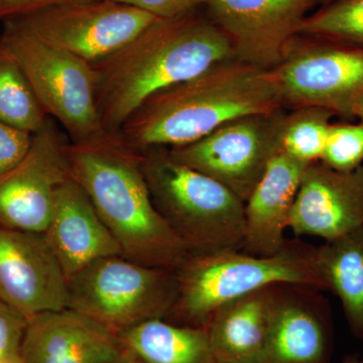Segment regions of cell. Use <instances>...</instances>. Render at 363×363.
<instances>
[{
  "label": "cell",
  "instance_id": "obj_15",
  "mask_svg": "<svg viewBox=\"0 0 363 363\" xmlns=\"http://www.w3.org/2000/svg\"><path fill=\"white\" fill-rule=\"evenodd\" d=\"M307 286H279L259 363H330L333 324L323 298Z\"/></svg>",
  "mask_w": 363,
  "mask_h": 363
},
{
  "label": "cell",
  "instance_id": "obj_3",
  "mask_svg": "<svg viewBox=\"0 0 363 363\" xmlns=\"http://www.w3.org/2000/svg\"><path fill=\"white\" fill-rule=\"evenodd\" d=\"M286 108L272 70L228 60L159 91L124 123L121 138L138 150L195 142L238 117Z\"/></svg>",
  "mask_w": 363,
  "mask_h": 363
},
{
  "label": "cell",
  "instance_id": "obj_4",
  "mask_svg": "<svg viewBox=\"0 0 363 363\" xmlns=\"http://www.w3.org/2000/svg\"><path fill=\"white\" fill-rule=\"evenodd\" d=\"M316 247L286 242L271 257L241 250L190 255L176 269L178 295L167 319L188 326H206L222 306L267 286L291 285L326 290Z\"/></svg>",
  "mask_w": 363,
  "mask_h": 363
},
{
  "label": "cell",
  "instance_id": "obj_7",
  "mask_svg": "<svg viewBox=\"0 0 363 363\" xmlns=\"http://www.w3.org/2000/svg\"><path fill=\"white\" fill-rule=\"evenodd\" d=\"M2 23V37L20 62L47 116L61 124L71 143L88 142L104 135L92 65L43 42L13 21Z\"/></svg>",
  "mask_w": 363,
  "mask_h": 363
},
{
  "label": "cell",
  "instance_id": "obj_1",
  "mask_svg": "<svg viewBox=\"0 0 363 363\" xmlns=\"http://www.w3.org/2000/svg\"><path fill=\"white\" fill-rule=\"evenodd\" d=\"M233 59L228 40L204 9L157 18L119 51L93 64L102 128L105 133H118L155 93Z\"/></svg>",
  "mask_w": 363,
  "mask_h": 363
},
{
  "label": "cell",
  "instance_id": "obj_5",
  "mask_svg": "<svg viewBox=\"0 0 363 363\" xmlns=\"http://www.w3.org/2000/svg\"><path fill=\"white\" fill-rule=\"evenodd\" d=\"M138 150L152 203L190 255L241 250L242 200L218 181L178 161L168 147Z\"/></svg>",
  "mask_w": 363,
  "mask_h": 363
},
{
  "label": "cell",
  "instance_id": "obj_25",
  "mask_svg": "<svg viewBox=\"0 0 363 363\" xmlns=\"http://www.w3.org/2000/svg\"><path fill=\"white\" fill-rule=\"evenodd\" d=\"M320 162L340 172H350L363 164V121L332 123Z\"/></svg>",
  "mask_w": 363,
  "mask_h": 363
},
{
  "label": "cell",
  "instance_id": "obj_30",
  "mask_svg": "<svg viewBox=\"0 0 363 363\" xmlns=\"http://www.w3.org/2000/svg\"><path fill=\"white\" fill-rule=\"evenodd\" d=\"M107 363H140V362L128 350H123L116 357Z\"/></svg>",
  "mask_w": 363,
  "mask_h": 363
},
{
  "label": "cell",
  "instance_id": "obj_11",
  "mask_svg": "<svg viewBox=\"0 0 363 363\" xmlns=\"http://www.w3.org/2000/svg\"><path fill=\"white\" fill-rule=\"evenodd\" d=\"M65 143L56 121L48 117L33 133L32 145L23 160L0 174V226L45 233L57 191L72 178Z\"/></svg>",
  "mask_w": 363,
  "mask_h": 363
},
{
  "label": "cell",
  "instance_id": "obj_9",
  "mask_svg": "<svg viewBox=\"0 0 363 363\" xmlns=\"http://www.w3.org/2000/svg\"><path fill=\"white\" fill-rule=\"evenodd\" d=\"M286 108L238 117L195 142L171 147L178 161L211 177L245 203L281 150Z\"/></svg>",
  "mask_w": 363,
  "mask_h": 363
},
{
  "label": "cell",
  "instance_id": "obj_8",
  "mask_svg": "<svg viewBox=\"0 0 363 363\" xmlns=\"http://www.w3.org/2000/svg\"><path fill=\"white\" fill-rule=\"evenodd\" d=\"M285 107H321L353 118L363 93V47L298 33L272 69Z\"/></svg>",
  "mask_w": 363,
  "mask_h": 363
},
{
  "label": "cell",
  "instance_id": "obj_16",
  "mask_svg": "<svg viewBox=\"0 0 363 363\" xmlns=\"http://www.w3.org/2000/svg\"><path fill=\"white\" fill-rule=\"evenodd\" d=\"M123 350L116 334L67 308L28 318L21 363H107Z\"/></svg>",
  "mask_w": 363,
  "mask_h": 363
},
{
  "label": "cell",
  "instance_id": "obj_12",
  "mask_svg": "<svg viewBox=\"0 0 363 363\" xmlns=\"http://www.w3.org/2000/svg\"><path fill=\"white\" fill-rule=\"evenodd\" d=\"M317 4V0H208L204 9L228 40L234 60L272 70Z\"/></svg>",
  "mask_w": 363,
  "mask_h": 363
},
{
  "label": "cell",
  "instance_id": "obj_18",
  "mask_svg": "<svg viewBox=\"0 0 363 363\" xmlns=\"http://www.w3.org/2000/svg\"><path fill=\"white\" fill-rule=\"evenodd\" d=\"M306 164L283 150L272 157L245 203V229L241 252L271 257L286 247L285 233L302 182Z\"/></svg>",
  "mask_w": 363,
  "mask_h": 363
},
{
  "label": "cell",
  "instance_id": "obj_20",
  "mask_svg": "<svg viewBox=\"0 0 363 363\" xmlns=\"http://www.w3.org/2000/svg\"><path fill=\"white\" fill-rule=\"evenodd\" d=\"M117 337L140 363H216L206 329L150 319Z\"/></svg>",
  "mask_w": 363,
  "mask_h": 363
},
{
  "label": "cell",
  "instance_id": "obj_33",
  "mask_svg": "<svg viewBox=\"0 0 363 363\" xmlns=\"http://www.w3.org/2000/svg\"><path fill=\"white\" fill-rule=\"evenodd\" d=\"M331 1H333V0H317L318 4H322V6L329 4V2Z\"/></svg>",
  "mask_w": 363,
  "mask_h": 363
},
{
  "label": "cell",
  "instance_id": "obj_32",
  "mask_svg": "<svg viewBox=\"0 0 363 363\" xmlns=\"http://www.w3.org/2000/svg\"><path fill=\"white\" fill-rule=\"evenodd\" d=\"M341 363H363V355H347V357H344Z\"/></svg>",
  "mask_w": 363,
  "mask_h": 363
},
{
  "label": "cell",
  "instance_id": "obj_24",
  "mask_svg": "<svg viewBox=\"0 0 363 363\" xmlns=\"http://www.w3.org/2000/svg\"><path fill=\"white\" fill-rule=\"evenodd\" d=\"M300 33L363 47V0H333L306 16Z\"/></svg>",
  "mask_w": 363,
  "mask_h": 363
},
{
  "label": "cell",
  "instance_id": "obj_22",
  "mask_svg": "<svg viewBox=\"0 0 363 363\" xmlns=\"http://www.w3.org/2000/svg\"><path fill=\"white\" fill-rule=\"evenodd\" d=\"M48 117L20 62L0 33V119L33 133L44 125Z\"/></svg>",
  "mask_w": 363,
  "mask_h": 363
},
{
  "label": "cell",
  "instance_id": "obj_10",
  "mask_svg": "<svg viewBox=\"0 0 363 363\" xmlns=\"http://www.w3.org/2000/svg\"><path fill=\"white\" fill-rule=\"evenodd\" d=\"M156 20L130 4L90 0L48 7L6 21L93 65L119 51Z\"/></svg>",
  "mask_w": 363,
  "mask_h": 363
},
{
  "label": "cell",
  "instance_id": "obj_17",
  "mask_svg": "<svg viewBox=\"0 0 363 363\" xmlns=\"http://www.w3.org/2000/svg\"><path fill=\"white\" fill-rule=\"evenodd\" d=\"M44 234L68 281L98 259L123 255L84 190L73 178L57 191Z\"/></svg>",
  "mask_w": 363,
  "mask_h": 363
},
{
  "label": "cell",
  "instance_id": "obj_26",
  "mask_svg": "<svg viewBox=\"0 0 363 363\" xmlns=\"http://www.w3.org/2000/svg\"><path fill=\"white\" fill-rule=\"evenodd\" d=\"M28 318L0 301V363H21Z\"/></svg>",
  "mask_w": 363,
  "mask_h": 363
},
{
  "label": "cell",
  "instance_id": "obj_31",
  "mask_svg": "<svg viewBox=\"0 0 363 363\" xmlns=\"http://www.w3.org/2000/svg\"><path fill=\"white\" fill-rule=\"evenodd\" d=\"M352 116L353 118H357L363 121V93L353 104Z\"/></svg>",
  "mask_w": 363,
  "mask_h": 363
},
{
  "label": "cell",
  "instance_id": "obj_21",
  "mask_svg": "<svg viewBox=\"0 0 363 363\" xmlns=\"http://www.w3.org/2000/svg\"><path fill=\"white\" fill-rule=\"evenodd\" d=\"M315 252L326 290L337 296L351 333L363 340V225Z\"/></svg>",
  "mask_w": 363,
  "mask_h": 363
},
{
  "label": "cell",
  "instance_id": "obj_27",
  "mask_svg": "<svg viewBox=\"0 0 363 363\" xmlns=\"http://www.w3.org/2000/svg\"><path fill=\"white\" fill-rule=\"evenodd\" d=\"M33 142V133L0 119V174L23 160Z\"/></svg>",
  "mask_w": 363,
  "mask_h": 363
},
{
  "label": "cell",
  "instance_id": "obj_6",
  "mask_svg": "<svg viewBox=\"0 0 363 363\" xmlns=\"http://www.w3.org/2000/svg\"><path fill=\"white\" fill-rule=\"evenodd\" d=\"M69 308L118 336L150 319H167L178 295L175 269L123 255L98 259L68 281Z\"/></svg>",
  "mask_w": 363,
  "mask_h": 363
},
{
  "label": "cell",
  "instance_id": "obj_2",
  "mask_svg": "<svg viewBox=\"0 0 363 363\" xmlns=\"http://www.w3.org/2000/svg\"><path fill=\"white\" fill-rule=\"evenodd\" d=\"M64 152L72 178L123 257L145 266L179 269L190 252L152 203L140 150L118 133H105L88 142H66Z\"/></svg>",
  "mask_w": 363,
  "mask_h": 363
},
{
  "label": "cell",
  "instance_id": "obj_13",
  "mask_svg": "<svg viewBox=\"0 0 363 363\" xmlns=\"http://www.w3.org/2000/svg\"><path fill=\"white\" fill-rule=\"evenodd\" d=\"M0 301L28 318L69 308L68 279L44 233L0 226Z\"/></svg>",
  "mask_w": 363,
  "mask_h": 363
},
{
  "label": "cell",
  "instance_id": "obj_23",
  "mask_svg": "<svg viewBox=\"0 0 363 363\" xmlns=\"http://www.w3.org/2000/svg\"><path fill=\"white\" fill-rule=\"evenodd\" d=\"M333 112L321 107H298L286 112L281 149L298 161L312 164L323 155Z\"/></svg>",
  "mask_w": 363,
  "mask_h": 363
},
{
  "label": "cell",
  "instance_id": "obj_29",
  "mask_svg": "<svg viewBox=\"0 0 363 363\" xmlns=\"http://www.w3.org/2000/svg\"><path fill=\"white\" fill-rule=\"evenodd\" d=\"M85 1L90 0H0V21L16 18L48 7Z\"/></svg>",
  "mask_w": 363,
  "mask_h": 363
},
{
  "label": "cell",
  "instance_id": "obj_19",
  "mask_svg": "<svg viewBox=\"0 0 363 363\" xmlns=\"http://www.w3.org/2000/svg\"><path fill=\"white\" fill-rule=\"evenodd\" d=\"M281 286L260 289L213 313L204 328L216 363H259Z\"/></svg>",
  "mask_w": 363,
  "mask_h": 363
},
{
  "label": "cell",
  "instance_id": "obj_14",
  "mask_svg": "<svg viewBox=\"0 0 363 363\" xmlns=\"http://www.w3.org/2000/svg\"><path fill=\"white\" fill-rule=\"evenodd\" d=\"M363 225V164L336 171L315 162L305 169L291 216L298 236L331 241Z\"/></svg>",
  "mask_w": 363,
  "mask_h": 363
},
{
  "label": "cell",
  "instance_id": "obj_28",
  "mask_svg": "<svg viewBox=\"0 0 363 363\" xmlns=\"http://www.w3.org/2000/svg\"><path fill=\"white\" fill-rule=\"evenodd\" d=\"M143 9L157 18H172L204 9L208 0H113Z\"/></svg>",
  "mask_w": 363,
  "mask_h": 363
}]
</instances>
